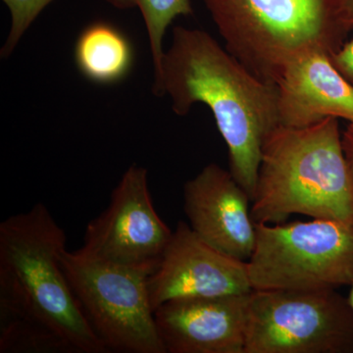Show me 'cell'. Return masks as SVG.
Wrapping results in <instances>:
<instances>
[{
  "label": "cell",
  "mask_w": 353,
  "mask_h": 353,
  "mask_svg": "<svg viewBox=\"0 0 353 353\" xmlns=\"http://www.w3.org/2000/svg\"><path fill=\"white\" fill-rule=\"evenodd\" d=\"M66 243L43 203L0 224V352H108L65 276Z\"/></svg>",
  "instance_id": "6da1fadb"
},
{
  "label": "cell",
  "mask_w": 353,
  "mask_h": 353,
  "mask_svg": "<svg viewBox=\"0 0 353 353\" xmlns=\"http://www.w3.org/2000/svg\"><path fill=\"white\" fill-rule=\"evenodd\" d=\"M152 92L169 95L178 116L197 103L210 109L229 170L252 201L265 139L280 126L277 85L255 76L208 32L176 26Z\"/></svg>",
  "instance_id": "7a4b0ae2"
},
{
  "label": "cell",
  "mask_w": 353,
  "mask_h": 353,
  "mask_svg": "<svg viewBox=\"0 0 353 353\" xmlns=\"http://www.w3.org/2000/svg\"><path fill=\"white\" fill-rule=\"evenodd\" d=\"M292 214L353 225V194L339 119L305 128L280 125L265 139L252 203L255 224Z\"/></svg>",
  "instance_id": "3957f363"
},
{
  "label": "cell",
  "mask_w": 353,
  "mask_h": 353,
  "mask_svg": "<svg viewBox=\"0 0 353 353\" xmlns=\"http://www.w3.org/2000/svg\"><path fill=\"white\" fill-rule=\"evenodd\" d=\"M226 48L264 82L277 83L287 65L321 51L331 55L352 30L339 0H202Z\"/></svg>",
  "instance_id": "277c9868"
},
{
  "label": "cell",
  "mask_w": 353,
  "mask_h": 353,
  "mask_svg": "<svg viewBox=\"0 0 353 353\" xmlns=\"http://www.w3.org/2000/svg\"><path fill=\"white\" fill-rule=\"evenodd\" d=\"M255 290H338L353 282V225L332 219L255 224Z\"/></svg>",
  "instance_id": "5b68a950"
},
{
  "label": "cell",
  "mask_w": 353,
  "mask_h": 353,
  "mask_svg": "<svg viewBox=\"0 0 353 353\" xmlns=\"http://www.w3.org/2000/svg\"><path fill=\"white\" fill-rule=\"evenodd\" d=\"M61 266L79 305L109 350L166 353L155 321L148 272L68 252Z\"/></svg>",
  "instance_id": "8992f818"
},
{
  "label": "cell",
  "mask_w": 353,
  "mask_h": 353,
  "mask_svg": "<svg viewBox=\"0 0 353 353\" xmlns=\"http://www.w3.org/2000/svg\"><path fill=\"white\" fill-rule=\"evenodd\" d=\"M245 353H353V310L336 290H253Z\"/></svg>",
  "instance_id": "52a82bcc"
},
{
  "label": "cell",
  "mask_w": 353,
  "mask_h": 353,
  "mask_svg": "<svg viewBox=\"0 0 353 353\" xmlns=\"http://www.w3.org/2000/svg\"><path fill=\"white\" fill-rule=\"evenodd\" d=\"M172 234L153 205L148 169L132 164L113 190L108 208L88 223L78 250L85 256L152 275Z\"/></svg>",
  "instance_id": "ba28073f"
},
{
  "label": "cell",
  "mask_w": 353,
  "mask_h": 353,
  "mask_svg": "<svg viewBox=\"0 0 353 353\" xmlns=\"http://www.w3.org/2000/svg\"><path fill=\"white\" fill-rule=\"evenodd\" d=\"M148 290L154 311L174 299L245 294L253 290L245 261L208 245L183 221L148 278Z\"/></svg>",
  "instance_id": "9c48e42d"
},
{
  "label": "cell",
  "mask_w": 353,
  "mask_h": 353,
  "mask_svg": "<svg viewBox=\"0 0 353 353\" xmlns=\"http://www.w3.org/2000/svg\"><path fill=\"white\" fill-rule=\"evenodd\" d=\"M183 196L192 231L221 252L248 262L256 236L252 201L231 172L206 165L185 183Z\"/></svg>",
  "instance_id": "30bf717a"
},
{
  "label": "cell",
  "mask_w": 353,
  "mask_h": 353,
  "mask_svg": "<svg viewBox=\"0 0 353 353\" xmlns=\"http://www.w3.org/2000/svg\"><path fill=\"white\" fill-rule=\"evenodd\" d=\"M250 294L187 297L160 305L154 317L166 353H245Z\"/></svg>",
  "instance_id": "8fae6325"
},
{
  "label": "cell",
  "mask_w": 353,
  "mask_h": 353,
  "mask_svg": "<svg viewBox=\"0 0 353 353\" xmlns=\"http://www.w3.org/2000/svg\"><path fill=\"white\" fill-rule=\"evenodd\" d=\"M276 85L282 126L305 128L330 117L353 123V85L328 53L313 51L292 60Z\"/></svg>",
  "instance_id": "7c38bea8"
},
{
  "label": "cell",
  "mask_w": 353,
  "mask_h": 353,
  "mask_svg": "<svg viewBox=\"0 0 353 353\" xmlns=\"http://www.w3.org/2000/svg\"><path fill=\"white\" fill-rule=\"evenodd\" d=\"M74 60L77 69L90 82L114 85L131 73L134 51L119 28L99 21L87 26L79 34Z\"/></svg>",
  "instance_id": "4fadbf2b"
},
{
  "label": "cell",
  "mask_w": 353,
  "mask_h": 353,
  "mask_svg": "<svg viewBox=\"0 0 353 353\" xmlns=\"http://www.w3.org/2000/svg\"><path fill=\"white\" fill-rule=\"evenodd\" d=\"M118 10L139 9L143 17L153 64V82L161 72L163 61L164 37L167 29L181 16L194 14L190 0H104Z\"/></svg>",
  "instance_id": "5bb4252c"
},
{
  "label": "cell",
  "mask_w": 353,
  "mask_h": 353,
  "mask_svg": "<svg viewBox=\"0 0 353 353\" xmlns=\"http://www.w3.org/2000/svg\"><path fill=\"white\" fill-rule=\"evenodd\" d=\"M54 0H2L10 14V29L0 57L6 59L20 43L28 30L41 13Z\"/></svg>",
  "instance_id": "9a60e30c"
},
{
  "label": "cell",
  "mask_w": 353,
  "mask_h": 353,
  "mask_svg": "<svg viewBox=\"0 0 353 353\" xmlns=\"http://www.w3.org/2000/svg\"><path fill=\"white\" fill-rule=\"evenodd\" d=\"M331 60L339 72L353 85V39L332 53Z\"/></svg>",
  "instance_id": "2e32d148"
},
{
  "label": "cell",
  "mask_w": 353,
  "mask_h": 353,
  "mask_svg": "<svg viewBox=\"0 0 353 353\" xmlns=\"http://www.w3.org/2000/svg\"><path fill=\"white\" fill-rule=\"evenodd\" d=\"M341 145H343V154H345V162H347L348 176H350L353 194V123H350L347 130L341 136Z\"/></svg>",
  "instance_id": "e0dca14e"
},
{
  "label": "cell",
  "mask_w": 353,
  "mask_h": 353,
  "mask_svg": "<svg viewBox=\"0 0 353 353\" xmlns=\"http://www.w3.org/2000/svg\"><path fill=\"white\" fill-rule=\"evenodd\" d=\"M341 19L353 30V0H339Z\"/></svg>",
  "instance_id": "ac0fdd59"
},
{
  "label": "cell",
  "mask_w": 353,
  "mask_h": 353,
  "mask_svg": "<svg viewBox=\"0 0 353 353\" xmlns=\"http://www.w3.org/2000/svg\"><path fill=\"white\" fill-rule=\"evenodd\" d=\"M350 287H352V289H350V296H348V303H350V306H352V310H353V282L352 284L350 285Z\"/></svg>",
  "instance_id": "d6986e66"
}]
</instances>
